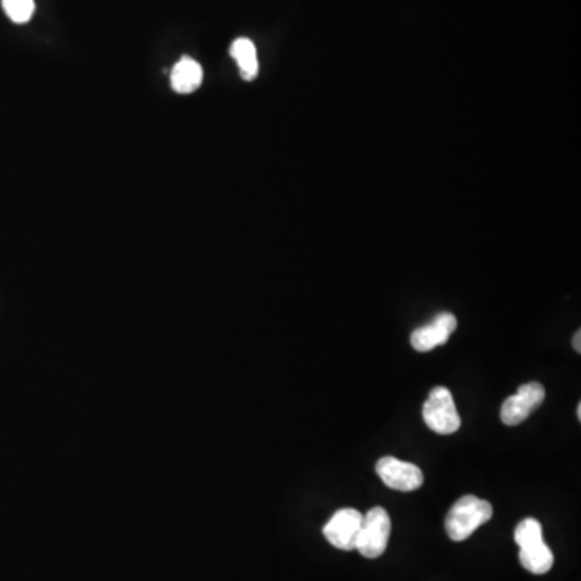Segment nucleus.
I'll list each match as a JSON object with an SVG mask.
<instances>
[{
    "instance_id": "7",
    "label": "nucleus",
    "mask_w": 581,
    "mask_h": 581,
    "mask_svg": "<svg viewBox=\"0 0 581 581\" xmlns=\"http://www.w3.org/2000/svg\"><path fill=\"white\" fill-rule=\"evenodd\" d=\"M456 328L457 318L449 312H443L425 327L417 328L410 336V344L417 352L433 351L435 347L448 343Z\"/></svg>"
},
{
    "instance_id": "2",
    "label": "nucleus",
    "mask_w": 581,
    "mask_h": 581,
    "mask_svg": "<svg viewBox=\"0 0 581 581\" xmlns=\"http://www.w3.org/2000/svg\"><path fill=\"white\" fill-rule=\"evenodd\" d=\"M423 420L431 431L438 435H452L460 428V415L451 391L444 386H436L428 394L423 406Z\"/></svg>"
},
{
    "instance_id": "8",
    "label": "nucleus",
    "mask_w": 581,
    "mask_h": 581,
    "mask_svg": "<svg viewBox=\"0 0 581 581\" xmlns=\"http://www.w3.org/2000/svg\"><path fill=\"white\" fill-rule=\"evenodd\" d=\"M170 80H172V86L176 92L191 94V92L201 88L204 72L196 60L191 59V57H183L173 67Z\"/></svg>"
},
{
    "instance_id": "4",
    "label": "nucleus",
    "mask_w": 581,
    "mask_h": 581,
    "mask_svg": "<svg viewBox=\"0 0 581 581\" xmlns=\"http://www.w3.org/2000/svg\"><path fill=\"white\" fill-rule=\"evenodd\" d=\"M546 391L541 383H527L522 385L517 394L510 396L501 407V420L507 427H517L530 417L533 410L543 404Z\"/></svg>"
},
{
    "instance_id": "5",
    "label": "nucleus",
    "mask_w": 581,
    "mask_h": 581,
    "mask_svg": "<svg viewBox=\"0 0 581 581\" xmlns=\"http://www.w3.org/2000/svg\"><path fill=\"white\" fill-rule=\"evenodd\" d=\"M377 473L381 481L388 488L396 491H415L423 485V472L417 465L396 459V457H383L377 462Z\"/></svg>"
},
{
    "instance_id": "3",
    "label": "nucleus",
    "mask_w": 581,
    "mask_h": 581,
    "mask_svg": "<svg viewBox=\"0 0 581 581\" xmlns=\"http://www.w3.org/2000/svg\"><path fill=\"white\" fill-rule=\"evenodd\" d=\"M389 536L391 519L388 512L383 507H373L362 519L356 549L367 559H377L388 548Z\"/></svg>"
},
{
    "instance_id": "12",
    "label": "nucleus",
    "mask_w": 581,
    "mask_h": 581,
    "mask_svg": "<svg viewBox=\"0 0 581 581\" xmlns=\"http://www.w3.org/2000/svg\"><path fill=\"white\" fill-rule=\"evenodd\" d=\"M541 540H544L543 527L536 519L522 520L515 528V543L519 544V548Z\"/></svg>"
},
{
    "instance_id": "11",
    "label": "nucleus",
    "mask_w": 581,
    "mask_h": 581,
    "mask_svg": "<svg viewBox=\"0 0 581 581\" xmlns=\"http://www.w3.org/2000/svg\"><path fill=\"white\" fill-rule=\"evenodd\" d=\"M2 7L7 17L18 25L28 23L33 18L34 0H2Z\"/></svg>"
},
{
    "instance_id": "9",
    "label": "nucleus",
    "mask_w": 581,
    "mask_h": 581,
    "mask_svg": "<svg viewBox=\"0 0 581 581\" xmlns=\"http://www.w3.org/2000/svg\"><path fill=\"white\" fill-rule=\"evenodd\" d=\"M519 559L523 569H527L528 572L535 573V575L548 573L552 569V564H554L552 551L549 549L548 544L544 543V540L522 546Z\"/></svg>"
},
{
    "instance_id": "14",
    "label": "nucleus",
    "mask_w": 581,
    "mask_h": 581,
    "mask_svg": "<svg viewBox=\"0 0 581 581\" xmlns=\"http://www.w3.org/2000/svg\"><path fill=\"white\" fill-rule=\"evenodd\" d=\"M577 418H578V420H581V404H580V402H578V407H577Z\"/></svg>"
},
{
    "instance_id": "1",
    "label": "nucleus",
    "mask_w": 581,
    "mask_h": 581,
    "mask_svg": "<svg viewBox=\"0 0 581 581\" xmlns=\"http://www.w3.org/2000/svg\"><path fill=\"white\" fill-rule=\"evenodd\" d=\"M493 517V506L477 496H464L449 510L444 527L452 541H465L481 525L490 522Z\"/></svg>"
},
{
    "instance_id": "13",
    "label": "nucleus",
    "mask_w": 581,
    "mask_h": 581,
    "mask_svg": "<svg viewBox=\"0 0 581 581\" xmlns=\"http://www.w3.org/2000/svg\"><path fill=\"white\" fill-rule=\"evenodd\" d=\"M573 347H575V351L580 354L581 352V331H577L575 336H573Z\"/></svg>"
},
{
    "instance_id": "10",
    "label": "nucleus",
    "mask_w": 581,
    "mask_h": 581,
    "mask_svg": "<svg viewBox=\"0 0 581 581\" xmlns=\"http://www.w3.org/2000/svg\"><path fill=\"white\" fill-rule=\"evenodd\" d=\"M230 54L238 63L239 72L244 80L252 81L259 75V59H257V49L251 39H236L230 47Z\"/></svg>"
},
{
    "instance_id": "6",
    "label": "nucleus",
    "mask_w": 581,
    "mask_h": 581,
    "mask_svg": "<svg viewBox=\"0 0 581 581\" xmlns=\"http://www.w3.org/2000/svg\"><path fill=\"white\" fill-rule=\"evenodd\" d=\"M362 519L364 515L360 514L359 510H338L323 528V535L335 548L352 551L357 546Z\"/></svg>"
}]
</instances>
